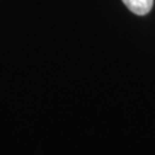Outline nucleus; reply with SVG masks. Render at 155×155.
<instances>
[{
  "label": "nucleus",
  "instance_id": "f257e3e1",
  "mask_svg": "<svg viewBox=\"0 0 155 155\" xmlns=\"http://www.w3.org/2000/svg\"><path fill=\"white\" fill-rule=\"evenodd\" d=\"M130 12L137 16H145L153 8L154 0H122Z\"/></svg>",
  "mask_w": 155,
  "mask_h": 155
}]
</instances>
